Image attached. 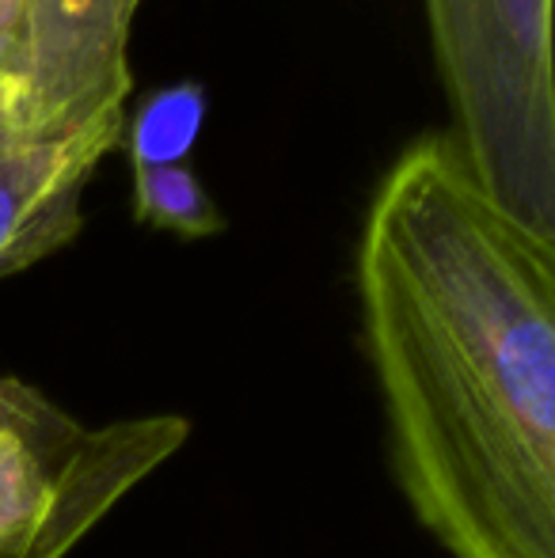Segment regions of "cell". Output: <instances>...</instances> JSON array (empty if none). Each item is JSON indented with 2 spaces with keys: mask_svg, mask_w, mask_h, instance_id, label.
I'll use <instances>...</instances> for the list:
<instances>
[{
  "mask_svg": "<svg viewBox=\"0 0 555 558\" xmlns=\"http://www.w3.org/2000/svg\"><path fill=\"white\" fill-rule=\"evenodd\" d=\"M354 281L419 524L449 558H555V240L434 130L373 191Z\"/></svg>",
  "mask_w": 555,
  "mask_h": 558,
  "instance_id": "1",
  "label": "cell"
},
{
  "mask_svg": "<svg viewBox=\"0 0 555 558\" xmlns=\"http://www.w3.org/2000/svg\"><path fill=\"white\" fill-rule=\"evenodd\" d=\"M460 156L526 228L555 240L552 0H422Z\"/></svg>",
  "mask_w": 555,
  "mask_h": 558,
  "instance_id": "2",
  "label": "cell"
},
{
  "mask_svg": "<svg viewBox=\"0 0 555 558\" xmlns=\"http://www.w3.org/2000/svg\"><path fill=\"white\" fill-rule=\"evenodd\" d=\"M191 441L179 414L84 426L20 376H0V558H69Z\"/></svg>",
  "mask_w": 555,
  "mask_h": 558,
  "instance_id": "3",
  "label": "cell"
},
{
  "mask_svg": "<svg viewBox=\"0 0 555 558\" xmlns=\"http://www.w3.org/2000/svg\"><path fill=\"white\" fill-rule=\"evenodd\" d=\"M137 8L141 0H31L20 61L0 84V145L130 107Z\"/></svg>",
  "mask_w": 555,
  "mask_h": 558,
  "instance_id": "4",
  "label": "cell"
},
{
  "mask_svg": "<svg viewBox=\"0 0 555 558\" xmlns=\"http://www.w3.org/2000/svg\"><path fill=\"white\" fill-rule=\"evenodd\" d=\"M126 114L122 107L76 130L0 145V278L31 270L81 235L84 191L122 148Z\"/></svg>",
  "mask_w": 555,
  "mask_h": 558,
  "instance_id": "5",
  "label": "cell"
},
{
  "mask_svg": "<svg viewBox=\"0 0 555 558\" xmlns=\"http://www.w3.org/2000/svg\"><path fill=\"white\" fill-rule=\"evenodd\" d=\"M202 122H206V88L198 81H179L148 92L126 114L122 148L130 153V168L186 163Z\"/></svg>",
  "mask_w": 555,
  "mask_h": 558,
  "instance_id": "6",
  "label": "cell"
},
{
  "mask_svg": "<svg viewBox=\"0 0 555 558\" xmlns=\"http://www.w3.org/2000/svg\"><path fill=\"white\" fill-rule=\"evenodd\" d=\"M134 171V221L145 228H160L179 240H206L225 232V214L191 163L171 168H130Z\"/></svg>",
  "mask_w": 555,
  "mask_h": 558,
  "instance_id": "7",
  "label": "cell"
},
{
  "mask_svg": "<svg viewBox=\"0 0 555 558\" xmlns=\"http://www.w3.org/2000/svg\"><path fill=\"white\" fill-rule=\"evenodd\" d=\"M31 0H0V84L12 76L23 50V31H27Z\"/></svg>",
  "mask_w": 555,
  "mask_h": 558,
  "instance_id": "8",
  "label": "cell"
}]
</instances>
